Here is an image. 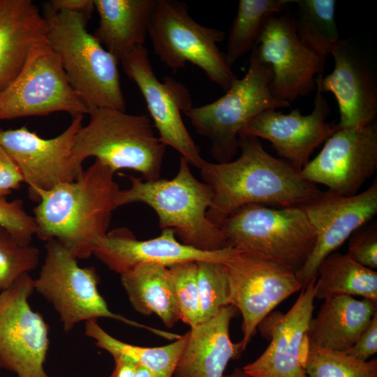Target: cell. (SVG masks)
<instances>
[{
  "label": "cell",
  "mask_w": 377,
  "mask_h": 377,
  "mask_svg": "<svg viewBox=\"0 0 377 377\" xmlns=\"http://www.w3.org/2000/svg\"><path fill=\"white\" fill-rule=\"evenodd\" d=\"M239 149L237 159L226 163L205 161L199 169L213 192L207 218L219 227L230 214L244 205L300 207L321 192L288 162L270 155L258 138L239 133Z\"/></svg>",
  "instance_id": "6da1fadb"
},
{
  "label": "cell",
  "mask_w": 377,
  "mask_h": 377,
  "mask_svg": "<svg viewBox=\"0 0 377 377\" xmlns=\"http://www.w3.org/2000/svg\"><path fill=\"white\" fill-rule=\"evenodd\" d=\"M114 172L95 160L73 182L39 191L34 209L40 240L56 239L77 259L94 254L105 237L119 191Z\"/></svg>",
  "instance_id": "7a4b0ae2"
},
{
  "label": "cell",
  "mask_w": 377,
  "mask_h": 377,
  "mask_svg": "<svg viewBox=\"0 0 377 377\" xmlns=\"http://www.w3.org/2000/svg\"><path fill=\"white\" fill-rule=\"evenodd\" d=\"M190 165L181 157L172 179L147 182L130 176L131 186L119 190L116 206L148 205L156 213L162 230H173L180 242L196 249L216 251L230 247L221 228L207 216L213 200L212 188L193 175Z\"/></svg>",
  "instance_id": "3957f363"
},
{
  "label": "cell",
  "mask_w": 377,
  "mask_h": 377,
  "mask_svg": "<svg viewBox=\"0 0 377 377\" xmlns=\"http://www.w3.org/2000/svg\"><path fill=\"white\" fill-rule=\"evenodd\" d=\"M46 39L58 55L66 77L89 108L126 111L119 60L91 34L89 16L81 13L45 10Z\"/></svg>",
  "instance_id": "277c9868"
},
{
  "label": "cell",
  "mask_w": 377,
  "mask_h": 377,
  "mask_svg": "<svg viewBox=\"0 0 377 377\" xmlns=\"http://www.w3.org/2000/svg\"><path fill=\"white\" fill-rule=\"evenodd\" d=\"M88 114L89 121L78 131L73 149L77 164L82 166L94 156L114 173L129 169L147 182L161 178L167 146L155 135L148 115L109 108H92Z\"/></svg>",
  "instance_id": "5b68a950"
},
{
  "label": "cell",
  "mask_w": 377,
  "mask_h": 377,
  "mask_svg": "<svg viewBox=\"0 0 377 377\" xmlns=\"http://www.w3.org/2000/svg\"><path fill=\"white\" fill-rule=\"evenodd\" d=\"M272 73L252 50L248 70L236 77L225 94L216 101L184 112L191 124L211 144L218 163L231 161L239 149V135L244 126L262 112L289 108L272 94Z\"/></svg>",
  "instance_id": "8992f818"
},
{
  "label": "cell",
  "mask_w": 377,
  "mask_h": 377,
  "mask_svg": "<svg viewBox=\"0 0 377 377\" xmlns=\"http://www.w3.org/2000/svg\"><path fill=\"white\" fill-rule=\"evenodd\" d=\"M229 246L284 265L295 273L309 258L316 232L300 207L244 205L220 225Z\"/></svg>",
  "instance_id": "52a82bcc"
},
{
  "label": "cell",
  "mask_w": 377,
  "mask_h": 377,
  "mask_svg": "<svg viewBox=\"0 0 377 377\" xmlns=\"http://www.w3.org/2000/svg\"><path fill=\"white\" fill-rule=\"evenodd\" d=\"M148 36L154 53L173 71L191 63L225 91L237 77L218 47L225 33L198 24L183 2L156 0Z\"/></svg>",
  "instance_id": "ba28073f"
},
{
  "label": "cell",
  "mask_w": 377,
  "mask_h": 377,
  "mask_svg": "<svg viewBox=\"0 0 377 377\" xmlns=\"http://www.w3.org/2000/svg\"><path fill=\"white\" fill-rule=\"evenodd\" d=\"M34 290L50 302L65 332L78 323L108 318L140 327L168 339L177 335L130 320L111 311L98 289V276L94 267H81L77 259L56 239L46 242L45 257Z\"/></svg>",
  "instance_id": "9c48e42d"
},
{
  "label": "cell",
  "mask_w": 377,
  "mask_h": 377,
  "mask_svg": "<svg viewBox=\"0 0 377 377\" xmlns=\"http://www.w3.org/2000/svg\"><path fill=\"white\" fill-rule=\"evenodd\" d=\"M66 112L88 114L47 39L31 50L17 76L0 91V120Z\"/></svg>",
  "instance_id": "30bf717a"
},
{
  "label": "cell",
  "mask_w": 377,
  "mask_h": 377,
  "mask_svg": "<svg viewBox=\"0 0 377 377\" xmlns=\"http://www.w3.org/2000/svg\"><path fill=\"white\" fill-rule=\"evenodd\" d=\"M222 263L229 281L230 304L243 318L244 350L259 324L302 286L293 270L251 252L231 247Z\"/></svg>",
  "instance_id": "8fae6325"
},
{
  "label": "cell",
  "mask_w": 377,
  "mask_h": 377,
  "mask_svg": "<svg viewBox=\"0 0 377 377\" xmlns=\"http://www.w3.org/2000/svg\"><path fill=\"white\" fill-rule=\"evenodd\" d=\"M34 291L29 273L0 291V368L17 377H49L44 369L49 327L29 304Z\"/></svg>",
  "instance_id": "7c38bea8"
},
{
  "label": "cell",
  "mask_w": 377,
  "mask_h": 377,
  "mask_svg": "<svg viewBox=\"0 0 377 377\" xmlns=\"http://www.w3.org/2000/svg\"><path fill=\"white\" fill-rule=\"evenodd\" d=\"M119 61L140 91L160 139L166 146L178 151L190 165L200 169L205 160L182 117L184 111L193 106L188 89L170 77L159 81L145 45L128 50Z\"/></svg>",
  "instance_id": "4fadbf2b"
},
{
  "label": "cell",
  "mask_w": 377,
  "mask_h": 377,
  "mask_svg": "<svg viewBox=\"0 0 377 377\" xmlns=\"http://www.w3.org/2000/svg\"><path fill=\"white\" fill-rule=\"evenodd\" d=\"M82 114L72 117L59 135L45 139L26 126L0 131V145L17 165L29 186L31 200L37 202L39 191L75 181L83 171L75 161L73 149L83 122Z\"/></svg>",
  "instance_id": "5bb4252c"
},
{
  "label": "cell",
  "mask_w": 377,
  "mask_h": 377,
  "mask_svg": "<svg viewBox=\"0 0 377 377\" xmlns=\"http://www.w3.org/2000/svg\"><path fill=\"white\" fill-rule=\"evenodd\" d=\"M252 50L271 68L274 97L290 104L316 89V78L324 72L326 59L302 43L288 14L268 19Z\"/></svg>",
  "instance_id": "9a60e30c"
},
{
  "label": "cell",
  "mask_w": 377,
  "mask_h": 377,
  "mask_svg": "<svg viewBox=\"0 0 377 377\" xmlns=\"http://www.w3.org/2000/svg\"><path fill=\"white\" fill-rule=\"evenodd\" d=\"M300 207L316 232L313 249L303 267L295 273L303 290L316 280L322 261L376 214V178L360 193L343 196L330 191H321Z\"/></svg>",
  "instance_id": "2e32d148"
},
{
  "label": "cell",
  "mask_w": 377,
  "mask_h": 377,
  "mask_svg": "<svg viewBox=\"0 0 377 377\" xmlns=\"http://www.w3.org/2000/svg\"><path fill=\"white\" fill-rule=\"evenodd\" d=\"M377 169V124L337 129L301 170L305 180L352 196Z\"/></svg>",
  "instance_id": "e0dca14e"
},
{
  "label": "cell",
  "mask_w": 377,
  "mask_h": 377,
  "mask_svg": "<svg viewBox=\"0 0 377 377\" xmlns=\"http://www.w3.org/2000/svg\"><path fill=\"white\" fill-rule=\"evenodd\" d=\"M316 89L310 114L304 115L299 108L288 114L269 109L251 120L240 133L267 140L281 159L301 171L315 149L338 129L326 121L330 106L317 85Z\"/></svg>",
  "instance_id": "ac0fdd59"
},
{
  "label": "cell",
  "mask_w": 377,
  "mask_h": 377,
  "mask_svg": "<svg viewBox=\"0 0 377 377\" xmlns=\"http://www.w3.org/2000/svg\"><path fill=\"white\" fill-rule=\"evenodd\" d=\"M334 61L330 74L319 75L316 85L337 99L338 129L362 126L376 120L377 80L369 60L350 42L341 40L331 54Z\"/></svg>",
  "instance_id": "d6986e66"
},
{
  "label": "cell",
  "mask_w": 377,
  "mask_h": 377,
  "mask_svg": "<svg viewBox=\"0 0 377 377\" xmlns=\"http://www.w3.org/2000/svg\"><path fill=\"white\" fill-rule=\"evenodd\" d=\"M316 281L302 290L286 313L276 318L270 343L258 359L242 368L244 371L253 377H308L306 333L313 318Z\"/></svg>",
  "instance_id": "ffe728a7"
},
{
  "label": "cell",
  "mask_w": 377,
  "mask_h": 377,
  "mask_svg": "<svg viewBox=\"0 0 377 377\" xmlns=\"http://www.w3.org/2000/svg\"><path fill=\"white\" fill-rule=\"evenodd\" d=\"M230 249L216 251L196 249L177 240L170 228L163 229L158 237L138 240L128 229L119 228L108 232L97 244L94 255L110 269L121 275L145 263L169 267L186 261L222 263Z\"/></svg>",
  "instance_id": "44dd1931"
},
{
  "label": "cell",
  "mask_w": 377,
  "mask_h": 377,
  "mask_svg": "<svg viewBox=\"0 0 377 377\" xmlns=\"http://www.w3.org/2000/svg\"><path fill=\"white\" fill-rule=\"evenodd\" d=\"M236 308L222 307L210 320L191 327L172 377H223L229 361L243 351L232 342L229 327Z\"/></svg>",
  "instance_id": "7402d4cb"
},
{
  "label": "cell",
  "mask_w": 377,
  "mask_h": 377,
  "mask_svg": "<svg viewBox=\"0 0 377 377\" xmlns=\"http://www.w3.org/2000/svg\"><path fill=\"white\" fill-rule=\"evenodd\" d=\"M377 313V302L350 295L324 300L316 316L309 322L308 342L332 350L346 352L357 341Z\"/></svg>",
  "instance_id": "603a6c76"
},
{
  "label": "cell",
  "mask_w": 377,
  "mask_h": 377,
  "mask_svg": "<svg viewBox=\"0 0 377 377\" xmlns=\"http://www.w3.org/2000/svg\"><path fill=\"white\" fill-rule=\"evenodd\" d=\"M47 29L31 1H13L0 19V91L19 73L33 47L46 38Z\"/></svg>",
  "instance_id": "cb8c5ba5"
},
{
  "label": "cell",
  "mask_w": 377,
  "mask_h": 377,
  "mask_svg": "<svg viewBox=\"0 0 377 377\" xmlns=\"http://www.w3.org/2000/svg\"><path fill=\"white\" fill-rule=\"evenodd\" d=\"M155 3L156 0H94L99 15L94 36L119 61L128 50L145 45Z\"/></svg>",
  "instance_id": "d4e9b609"
},
{
  "label": "cell",
  "mask_w": 377,
  "mask_h": 377,
  "mask_svg": "<svg viewBox=\"0 0 377 377\" xmlns=\"http://www.w3.org/2000/svg\"><path fill=\"white\" fill-rule=\"evenodd\" d=\"M121 284L133 309L148 316L157 315L168 327L181 320L168 267L141 264L121 274Z\"/></svg>",
  "instance_id": "484cf974"
},
{
  "label": "cell",
  "mask_w": 377,
  "mask_h": 377,
  "mask_svg": "<svg viewBox=\"0 0 377 377\" xmlns=\"http://www.w3.org/2000/svg\"><path fill=\"white\" fill-rule=\"evenodd\" d=\"M315 298L359 295L377 302V272L350 258L333 252L320 263L314 286Z\"/></svg>",
  "instance_id": "4316f807"
},
{
  "label": "cell",
  "mask_w": 377,
  "mask_h": 377,
  "mask_svg": "<svg viewBox=\"0 0 377 377\" xmlns=\"http://www.w3.org/2000/svg\"><path fill=\"white\" fill-rule=\"evenodd\" d=\"M85 334L93 339L97 347L112 355H125L151 371L156 377H172L177 363L186 343L188 332L174 342L159 347H141L112 337L96 320L85 322Z\"/></svg>",
  "instance_id": "83f0119b"
},
{
  "label": "cell",
  "mask_w": 377,
  "mask_h": 377,
  "mask_svg": "<svg viewBox=\"0 0 377 377\" xmlns=\"http://www.w3.org/2000/svg\"><path fill=\"white\" fill-rule=\"evenodd\" d=\"M295 32L302 43L327 58L341 40L335 20L334 0H296Z\"/></svg>",
  "instance_id": "f1b7e54d"
},
{
  "label": "cell",
  "mask_w": 377,
  "mask_h": 377,
  "mask_svg": "<svg viewBox=\"0 0 377 377\" xmlns=\"http://www.w3.org/2000/svg\"><path fill=\"white\" fill-rule=\"evenodd\" d=\"M291 0H239L230 28L225 54L232 65L252 51L269 17L281 12Z\"/></svg>",
  "instance_id": "f546056e"
},
{
  "label": "cell",
  "mask_w": 377,
  "mask_h": 377,
  "mask_svg": "<svg viewBox=\"0 0 377 377\" xmlns=\"http://www.w3.org/2000/svg\"><path fill=\"white\" fill-rule=\"evenodd\" d=\"M305 369L308 377H377V359L361 361L308 342Z\"/></svg>",
  "instance_id": "4dcf8cb0"
},
{
  "label": "cell",
  "mask_w": 377,
  "mask_h": 377,
  "mask_svg": "<svg viewBox=\"0 0 377 377\" xmlns=\"http://www.w3.org/2000/svg\"><path fill=\"white\" fill-rule=\"evenodd\" d=\"M200 297V323L210 320L230 304V286L226 269L221 262L196 261Z\"/></svg>",
  "instance_id": "1f68e13d"
},
{
  "label": "cell",
  "mask_w": 377,
  "mask_h": 377,
  "mask_svg": "<svg viewBox=\"0 0 377 377\" xmlns=\"http://www.w3.org/2000/svg\"><path fill=\"white\" fill-rule=\"evenodd\" d=\"M38 262L37 248L21 246L0 227V291L8 288L23 274L34 269Z\"/></svg>",
  "instance_id": "d6a6232c"
},
{
  "label": "cell",
  "mask_w": 377,
  "mask_h": 377,
  "mask_svg": "<svg viewBox=\"0 0 377 377\" xmlns=\"http://www.w3.org/2000/svg\"><path fill=\"white\" fill-rule=\"evenodd\" d=\"M181 320L194 327L200 323V297L196 261H186L168 267Z\"/></svg>",
  "instance_id": "836d02e7"
},
{
  "label": "cell",
  "mask_w": 377,
  "mask_h": 377,
  "mask_svg": "<svg viewBox=\"0 0 377 377\" xmlns=\"http://www.w3.org/2000/svg\"><path fill=\"white\" fill-rule=\"evenodd\" d=\"M0 227L23 246L31 245L37 232L35 219L24 209L23 201L21 199L9 201L3 195H0Z\"/></svg>",
  "instance_id": "e575fe53"
},
{
  "label": "cell",
  "mask_w": 377,
  "mask_h": 377,
  "mask_svg": "<svg viewBox=\"0 0 377 377\" xmlns=\"http://www.w3.org/2000/svg\"><path fill=\"white\" fill-rule=\"evenodd\" d=\"M347 255L357 263L374 269L377 268L376 222L355 230L348 238Z\"/></svg>",
  "instance_id": "d590c367"
},
{
  "label": "cell",
  "mask_w": 377,
  "mask_h": 377,
  "mask_svg": "<svg viewBox=\"0 0 377 377\" xmlns=\"http://www.w3.org/2000/svg\"><path fill=\"white\" fill-rule=\"evenodd\" d=\"M24 182L22 175L11 156L0 145V195L10 194Z\"/></svg>",
  "instance_id": "8d00e7d4"
},
{
  "label": "cell",
  "mask_w": 377,
  "mask_h": 377,
  "mask_svg": "<svg viewBox=\"0 0 377 377\" xmlns=\"http://www.w3.org/2000/svg\"><path fill=\"white\" fill-rule=\"evenodd\" d=\"M346 353L361 361L368 360L377 353V313L357 341Z\"/></svg>",
  "instance_id": "74e56055"
},
{
  "label": "cell",
  "mask_w": 377,
  "mask_h": 377,
  "mask_svg": "<svg viewBox=\"0 0 377 377\" xmlns=\"http://www.w3.org/2000/svg\"><path fill=\"white\" fill-rule=\"evenodd\" d=\"M94 9V0H52L45 7V10L52 12L81 13L89 17Z\"/></svg>",
  "instance_id": "f35d334b"
},
{
  "label": "cell",
  "mask_w": 377,
  "mask_h": 377,
  "mask_svg": "<svg viewBox=\"0 0 377 377\" xmlns=\"http://www.w3.org/2000/svg\"><path fill=\"white\" fill-rule=\"evenodd\" d=\"M115 367L110 377H133L136 362L122 354L112 355Z\"/></svg>",
  "instance_id": "ab89813d"
},
{
  "label": "cell",
  "mask_w": 377,
  "mask_h": 377,
  "mask_svg": "<svg viewBox=\"0 0 377 377\" xmlns=\"http://www.w3.org/2000/svg\"><path fill=\"white\" fill-rule=\"evenodd\" d=\"M133 377H156V376L149 369L137 362Z\"/></svg>",
  "instance_id": "60d3db41"
},
{
  "label": "cell",
  "mask_w": 377,
  "mask_h": 377,
  "mask_svg": "<svg viewBox=\"0 0 377 377\" xmlns=\"http://www.w3.org/2000/svg\"><path fill=\"white\" fill-rule=\"evenodd\" d=\"M14 0H0V19L6 14Z\"/></svg>",
  "instance_id": "b9f144b4"
},
{
  "label": "cell",
  "mask_w": 377,
  "mask_h": 377,
  "mask_svg": "<svg viewBox=\"0 0 377 377\" xmlns=\"http://www.w3.org/2000/svg\"><path fill=\"white\" fill-rule=\"evenodd\" d=\"M223 377H253L246 374L242 368H236L229 375H224Z\"/></svg>",
  "instance_id": "7bdbcfd3"
},
{
  "label": "cell",
  "mask_w": 377,
  "mask_h": 377,
  "mask_svg": "<svg viewBox=\"0 0 377 377\" xmlns=\"http://www.w3.org/2000/svg\"><path fill=\"white\" fill-rule=\"evenodd\" d=\"M1 129L0 128V131H1Z\"/></svg>",
  "instance_id": "ee69618b"
}]
</instances>
